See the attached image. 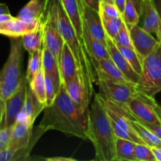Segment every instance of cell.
<instances>
[{"mask_svg":"<svg viewBox=\"0 0 161 161\" xmlns=\"http://www.w3.org/2000/svg\"><path fill=\"white\" fill-rule=\"evenodd\" d=\"M151 147H152V150L155 156L156 160L161 161V149L157 148V146H151Z\"/></svg>","mask_w":161,"mask_h":161,"instance_id":"b9f144b4","label":"cell"},{"mask_svg":"<svg viewBox=\"0 0 161 161\" xmlns=\"http://www.w3.org/2000/svg\"><path fill=\"white\" fill-rule=\"evenodd\" d=\"M13 127H0V150L6 149L9 146L11 139Z\"/></svg>","mask_w":161,"mask_h":161,"instance_id":"e575fe53","label":"cell"},{"mask_svg":"<svg viewBox=\"0 0 161 161\" xmlns=\"http://www.w3.org/2000/svg\"><path fill=\"white\" fill-rule=\"evenodd\" d=\"M86 3L95 10L99 11V6H100L101 0H85Z\"/></svg>","mask_w":161,"mask_h":161,"instance_id":"60d3db41","label":"cell"},{"mask_svg":"<svg viewBox=\"0 0 161 161\" xmlns=\"http://www.w3.org/2000/svg\"><path fill=\"white\" fill-rule=\"evenodd\" d=\"M45 82L46 95H47L46 105L49 106V105H51L54 102L55 98H56L57 95L60 91L62 82L61 80H57L51 75L47 73H45Z\"/></svg>","mask_w":161,"mask_h":161,"instance_id":"4316f807","label":"cell"},{"mask_svg":"<svg viewBox=\"0 0 161 161\" xmlns=\"http://www.w3.org/2000/svg\"><path fill=\"white\" fill-rule=\"evenodd\" d=\"M106 47L109 53L110 58L115 63L116 67L128 79L129 81L136 84L139 80L140 75L138 72H135V69L131 67L127 59L124 58V56L118 48L114 39L109 37L108 35L106 36Z\"/></svg>","mask_w":161,"mask_h":161,"instance_id":"4fadbf2b","label":"cell"},{"mask_svg":"<svg viewBox=\"0 0 161 161\" xmlns=\"http://www.w3.org/2000/svg\"><path fill=\"white\" fill-rule=\"evenodd\" d=\"M143 27L146 31L161 40V20L153 0H143Z\"/></svg>","mask_w":161,"mask_h":161,"instance_id":"2e32d148","label":"cell"},{"mask_svg":"<svg viewBox=\"0 0 161 161\" xmlns=\"http://www.w3.org/2000/svg\"><path fill=\"white\" fill-rule=\"evenodd\" d=\"M136 143L130 140L116 138V160L136 161L135 157V148Z\"/></svg>","mask_w":161,"mask_h":161,"instance_id":"603a6c76","label":"cell"},{"mask_svg":"<svg viewBox=\"0 0 161 161\" xmlns=\"http://www.w3.org/2000/svg\"><path fill=\"white\" fill-rule=\"evenodd\" d=\"M22 47L21 37L11 38L9 57L0 71V82H13L22 79Z\"/></svg>","mask_w":161,"mask_h":161,"instance_id":"ba28073f","label":"cell"},{"mask_svg":"<svg viewBox=\"0 0 161 161\" xmlns=\"http://www.w3.org/2000/svg\"><path fill=\"white\" fill-rule=\"evenodd\" d=\"M88 135L95 151L94 160H116L117 137L100 93L94 94L88 111Z\"/></svg>","mask_w":161,"mask_h":161,"instance_id":"7a4b0ae2","label":"cell"},{"mask_svg":"<svg viewBox=\"0 0 161 161\" xmlns=\"http://www.w3.org/2000/svg\"><path fill=\"white\" fill-rule=\"evenodd\" d=\"M135 157L136 161H157L152 147L146 144H135Z\"/></svg>","mask_w":161,"mask_h":161,"instance_id":"4dcf8cb0","label":"cell"},{"mask_svg":"<svg viewBox=\"0 0 161 161\" xmlns=\"http://www.w3.org/2000/svg\"><path fill=\"white\" fill-rule=\"evenodd\" d=\"M58 28L64 42L70 48L78 66L79 73L83 81L88 97L91 99L94 94V84L97 83V75L93 60L86 48L83 37L79 36L71 23L60 0H57Z\"/></svg>","mask_w":161,"mask_h":161,"instance_id":"3957f363","label":"cell"},{"mask_svg":"<svg viewBox=\"0 0 161 161\" xmlns=\"http://www.w3.org/2000/svg\"><path fill=\"white\" fill-rule=\"evenodd\" d=\"M101 2H105V3H113L114 4V0H101Z\"/></svg>","mask_w":161,"mask_h":161,"instance_id":"bcb514c9","label":"cell"},{"mask_svg":"<svg viewBox=\"0 0 161 161\" xmlns=\"http://www.w3.org/2000/svg\"><path fill=\"white\" fill-rule=\"evenodd\" d=\"M129 31L134 49L142 60L152 53L160 42L157 38H154L151 33L148 32L138 25L132 27Z\"/></svg>","mask_w":161,"mask_h":161,"instance_id":"7c38bea8","label":"cell"},{"mask_svg":"<svg viewBox=\"0 0 161 161\" xmlns=\"http://www.w3.org/2000/svg\"><path fill=\"white\" fill-rule=\"evenodd\" d=\"M64 84L65 86L68 94L72 99V101L83 111H89L90 102L91 100L88 97L87 92L83 85L80 75H79L73 80Z\"/></svg>","mask_w":161,"mask_h":161,"instance_id":"ac0fdd59","label":"cell"},{"mask_svg":"<svg viewBox=\"0 0 161 161\" xmlns=\"http://www.w3.org/2000/svg\"><path fill=\"white\" fill-rule=\"evenodd\" d=\"M157 148H159V149H161V143H160V145H158V146H157Z\"/></svg>","mask_w":161,"mask_h":161,"instance_id":"7dc6e473","label":"cell"},{"mask_svg":"<svg viewBox=\"0 0 161 161\" xmlns=\"http://www.w3.org/2000/svg\"><path fill=\"white\" fill-rule=\"evenodd\" d=\"M77 34L82 37L83 20L79 0H60Z\"/></svg>","mask_w":161,"mask_h":161,"instance_id":"44dd1931","label":"cell"},{"mask_svg":"<svg viewBox=\"0 0 161 161\" xmlns=\"http://www.w3.org/2000/svg\"><path fill=\"white\" fill-rule=\"evenodd\" d=\"M97 79L116 82H130L116 67L112 59L93 60Z\"/></svg>","mask_w":161,"mask_h":161,"instance_id":"9a60e30c","label":"cell"},{"mask_svg":"<svg viewBox=\"0 0 161 161\" xmlns=\"http://www.w3.org/2000/svg\"><path fill=\"white\" fill-rule=\"evenodd\" d=\"M41 69H42V50L30 53L28 68L25 75L28 83L33 80V78L36 76Z\"/></svg>","mask_w":161,"mask_h":161,"instance_id":"83f0119b","label":"cell"},{"mask_svg":"<svg viewBox=\"0 0 161 161\" xmlns=\"http://www.w3.org/2000/svg\"><path fill=\"white\" fill-rule=\"evenodd\" d=\"M42 67L45 73L50 74L61 81L59 63L53 53L44 46H42Z\"/></svg>","mask_w":161,"mask_h":161,"instance_id":"cb8c5ba5","label":"cell"},{"mask_svg":"<svg viewBox=\"0 0 161 161\" xmlns=\"http://www.w3.org/2000/svg\"><path fill=\"white\" fill-rule=\"evenodd\" d=\"M114 40L116 43L119 44V45L134 49L131 38H130V31H129L128 28L127 27L126 24L124 23V21L123 22L122 26H121L120 29L116 34Z\"/></svg>","mask_w":161,"mask_h":161,"instance_id":"1f68e13d","label":"cell"},{"mask_svg":"<svg viewBox=\"0 0 161 161\" xmlns=\"http://www.w3.org/2000/svg\"><path fill=\"white\" fill-rule=\"evenodd\" d=\"M140 120V119H139ZM141 121L142 124L146 127L149 130H150L153 134L156 135V136L158 137L159 138L161 139V125H157V124H152V123H148L145 122V121Z\"/></svg>","mask_w":161,"mask_h":161,"instance_id":"d590c367","label":"cell"},{"mask_svg":"<svg viewBox=\"0 0 161 161\" xmlns=\"http://www.w3.org/2000/svg\"><path fill=\"white\" fill-rule=\"evenodd\" d=\"M122 18L129 30L135 25H138L140 15L138 14L132 0H127L125 9L122 14Z\"/></svg>","mask_w":161,"mask_h":161,"instance_id":"f546056e","label":"cell"},{"mask_svg":"<svg viewBox=\"0 0 161 161\" xmlns=\"http://www.w3.org/2000/svg\"><path fill=\"white\" fill-rule=\"evenodd\" d=\"M82 37L86 50L92 60L111 59L106 45L95 39L83 23Z\"/></svg>","mask_w":161,"mask_h":161,"instance_id":"d6986e66","label":"cell"},{"mask_svg":"<svg viewBox=\"0 0 161 161\" xmlns=\"http://www.w3.org/2000/svg\"><path fill=\"white\" fill-rule=\"evenodd\" d=\"M136 89L152 97L161 92V40L153 51L142 60V71Z\"/></svg>","mask_w":161,"mask_h":161,"instance_id":"277c9868","label":"cell"},{"mask_svg":"<svg viewBox=\"0 0 161 161\" xmlns=\"http://www.w3.org/2000/svg\"><path fill=\"white\" fill-rule=\"evenodd\" d=\"M140 17L143 15V0H132Z\"/></svg>","mask_w":161,"mask_h":161,"instance_id":"74e56055","label":"cell"},{"mask_svg":"<svg viewBox=\"0 0 161 161\" xmlns=\"http://www.w3.org/2000/svg\"><path fill=\"white\" fill-rule=\"evenodd\" d=\"M59 69L61 82L67 83L80 75L75 58L69 46L64 42L59 61Z\"/></svg>","mask_w":161,"mask_h":161,"instance_id":"e0dca14e","label":"cell"},{"mask_svg":"<svg viewBox=\"0 0 161 161\" xmlns=\"http://www.w3.org/2000/svg\"><path fill=\"white\" fill-rule=\"evenodd\" d=\"M28 86L32 90L33 93L36 94V96L39 99V102H42L44 105H46L47 95H46L45 72H44L42 67L38 72V73L33 78V80L28 83Z\"/></svg>","mask_w":161,"mask_h":161,"instance_id":"d4e9b609","label":"cell"},{"mask_svg":"<svg viewBox=\"0 0 161 161\" xmlns=\"http://www.w3.org/2000/svg\"><path fill=\"white\" fill-rule=\"evenodd\" d=\"M116 45H117L118 48L120 50L122 54L124 56V58L128 61L129 64L135 69V72H138L140 75L142 73V60L141 59L138 53L135 51V49L124 47V46L119 45L117 43H116Z\"/></svg>","mask_w":161,"mask_h":161,"instance_id":"f1b7e54d","label":"cell"},{"mask_svg":"<svg viewBox=\"0 0 161 161\" xmlns=\"http://www.w3.org/2000/svg\"><path fill=\"white\" fill-rule=\"evenodd\" d=\"M9 14V10L8 6L6 4L0 3V14Z\"/></svg>","mask_w":161,"mask_h":161,"instance_id":"7bdbcfd3","label":"cell"},{"mask_svg":"<svg viewBox=\"0 0 161 161\" xmlns=\"http://www.w3.org/2000/svg\"><path fill=\"white\" fill-rule=\"evenodd\" d=\"M21 41L24 49L29 53L42 50L43 46V17L39 26L34 31L21 36Z\"/></svg>","mask_w":161,"mask_h":161,"instance_id":"ffe728a7","label":"cell"},{"mask_svg":"<svg viewBox=\"0 0 161 161\" xmlns=\"http://www.w3.org/2000/svg\"><path fill=\"white\" fill-rule=\"evenodd\" d=\"M101 17H102V24H103L104 29L105 32L109 37L114 39L116 34L120 29L122 24L124 22L122 17H113L106 15L103 12L99 10Z\"/></svg>","mask_w":161,"mask_h":161,"instance_id":"484cf974","label":"cell"},{"mask_svg":"<svg viewBox=\"0 0 161 161\" xmlns=\"http://www.w3.org/2000/svg\"><path fill=\"white\" fill-rule=\"evenodd\" d=\"M13 16L10 14H0V24L3 23V22L6 21V20H9L10 18H12Z\"/></svg>","mask_w":161,"mask_h":161,"instance_id":"f6af8a7d","label":"cell"},{"mask_svg":"<svg viewBox=\"0 0 161 161\" xmlns=\"http://www.w3.org/2000/svg\"><path fill=\"white\" fill-rule=\"evenodd\" d=\"M43 160L47 161H75V159L72 157H48L43 158Z\"/></svg>","mask_w":161,"mask_h":161,"instance_id":"f35d334b","label":"cell"},{"mask_svg":"<svg viewBox=\"0 0 161 161\" xmlns=\"http://www.w3.org/2000/svg\"><path fill=\"white\" fill-rule=\"evenodd\" d=\"M21 80L22 79L13 82H0V96L5 100H7L18 89Z\"/></svg>","mask_w":161,"mask_h":161,"instance_id":"d6a6232c","label":"cell"},{"mask_svg":"<svg viewBox=\"0 0 161 161\" xmlns=\"http://www.w3.org/2000/svg\"><path fill=\"white\" fill-rule=\"evenodd\" d=\"M47 0H30L20 10L17 17L20 19H39L45 12Z\"/></svg>","mask_w":161,"mask_h":161,"instance_id":"7402d4cb","label":"cell"},{"mask_svg":"<svg viewBox=\"0 0 161 161\" xmlns=\"http://www.w3.org/2000/svg\"><path fill=\"white\" fill-rule=\"evenodd\" d=\"M39 126L45 132L58 130L68 136L89 140L88 112L83 111L72 101L63 83L53 103L44 109Z\"/></svg>","mask_w":161,"mask_h":161,"instance_id":"6da1fadb","label":"cell"},{"mask_svg":"<svg viewBox=\"0 0 161 161\" xmlns=\"http://www.w3.org/2000/svg\"><path fill=\"white\" fill-rule=\"evenodd\" d=\"M99 93L105 99L125 105L137 93L136 84L132 82H116L97 79Z\"/></svg>","mask_w":161,"mask_h":161,"instance_id":"52a82bcc","label":"cell"},{"mask_svg":"<svg viewBox=\"0 0 161 161\" xmlns=\"http://www.w3.org/2000/svg\"><path fill=\"white\" fill-rule=\"evenodd\" d=\"M6 100L0 96V127H3L6 116Z\"/></svg>","mask_w":161,"mask_h":161,"instance_id":"8d00e7d4","label":"cell"},{"mask_svg":"<svg viewBox=\"0 0 161 161\" xmlns=\"http://www.w3.org/2000/svg\"><path fill=\"white\" fill-rule=\"evenodd\" d=\"M42 17L43 14L39 19H20L13 17L0 24V34L10 38L21 37L26 33L34 31L40 24Z\"/></svg>","mask_w":161,"mask_h":161,"instance_id":"8fae6325","label":"cell"},{"mask_svg":"<svg viewBox=\"0 0 161 161\" xmlns=\"http://www.w3.org/2000/svg\"><path fill=\"white\" fill-rule=\"evenodd\" d=\"M82 20L91 34L97 40L106 45V32L104 29L99 11L91 8L85 0H79Z\"/></svg>","mask_w":161,"mask_h":161,"instance_id":"30bf717a","label":"cell"},{"mask_svg":"<svg viewBox=\"0 0 161 161\" xmlns=\"http://www.w3.org/2000/svg\"><path fill=\"white\" fill-rule=\"evenodd\" d=\"M124 105L140 120L161 125V105L155 97L137 91Z\"/></svg>","mask_w":161,"mask_h":161,"instance_id":"8992f818","label":"cell"},{"mask_svg":"<svg viewBox=\"0 0 161 161\" xmlns=\"http://www.w3.org/2000/svg\"><path fill=\"white\" fill-rule=\"evenodd\" d=\"M64 44L58 28L57 0H47L43 15V46L53 53L58 63Z\"/></svg>","mask_w":161,"mask_h":161,"instance_id":"5b68a950","label":"cell"},{"mask_svg":"<svg viewBox=\"0 0 161 161\" xmlns=\"http://www.w3.org/2000/svg\"><path fill=\"white\" fill-rule=\"evenodd\" d=\"M28 81L25 75L22 78L18 89L6 100V116L3 127H13L17 120V116L21 111L26 98Z\"/></svg>","mask_w":161,"mask_h":161,"instance_id":"9c48e42d","label":"cell"},{"mask_svg":"<svg viewBox=\"0 0 161 161\" xmlns=\"http://www.w3.org/2000/svg\"><path fill=\"white\" fill-rule=\"evenodd\" d=\"M99 10L103 12L106 15L113 17H121L122 14L119 12L116 6L113 3H105V2H100Z\"/></svg>","mask_w":161,"mask_h":161,"instance_id":"836d02e7","label":"cell"},{"mask_svg":"<svg viewBox=\"0 0 161 161\" xmlns=\"http://www.w3.org/2000/svg\"><path fill=\"white\" fill-rule=\"evenodd\" d=\"M46 107V105L39 102L32 90L28 86L25 104L20 113L17 116V120L26 122L33 127L36 118L44 111Z\"/></svg>","mask_w":161,"mask_h":161,"instance_id":"5bb4252c","label":"cell"},{"mask_svg":"<svg viewBox=\"0 0 161 161\" xmlns=\"http://www.w3.org/2000/svg\"><path fill=\"white\" fill-rule=\"evenodd\" d=\"M126 3H127V0H114V4L118 8L121 14L124 13V9H125Z\"/></svg>","mask_w":161,"mask_h":161,"instance_id":"ab89813d","label":"cell"},{"mask_svg":"<svg viewBox=\"0 0 161 161\" xmlns=\"http://www.w3.org/2000/svg\"><path fill=\"white\" fill-rule=\"evenodd\" d=\"M161 20V0H153Z\"/></svg>","mask_w":161,"mask_h":161,"instance_id":"ee69618b","label":"cell"}]
</instances>
